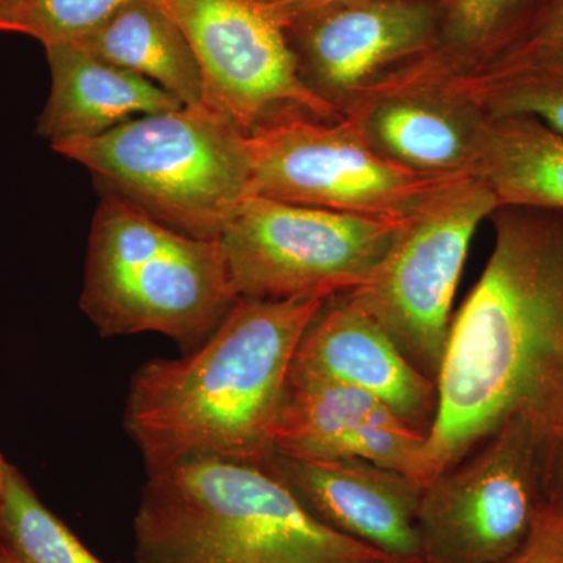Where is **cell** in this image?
<instances>
[{"mask_svg": "<svg viewBox=\"0 0 563 563\" xmlns=\"http://www.w3.org/2000/svg\"><path fill=\"white\" fill-rule=\"evenodd\" d=\"M542 0H439L440 47L454 60L479 63L498 54Z\"/></svg>", "mask_w": 563, "mask_h": 563, "instance_id": "44dd1931", "label": "cell"}, {"mask_svg": "<svg viewBox=\"0 0 563 563\" xmlns=\"http://www.w3.org/2000/svg\"><path fill=\"white\" fill-rule=\"evenodd\" d=\"M485 62L563 65V0H542L514 40Z\"/></svg>", "mask_w": 563, "mask_h": 563, "instance_id": "603a6c76", "label": "cell"}, {"mask_svg": "<svg viewBox=\"0 0 563 563\" xmlns=\"http://www.w3.org/2000/svg\"><path fill=\"white\" fill-rule=\"evenodd\" d=\"M0 543L24 563H106L41 503L11 463L0 488Z\"/></svg>", "mask_w": 563, "mask_h": 563, "instance_id": "ffe728a7", "label": "cell"}, {"mask_svg": "<svg viewBox=\"0 0 563 563\" xmlns=\"http://www.w3.org/2000/svg\"><path fill=\"white\" fill-rule=\"evenodd\" d=\"M133 563H368L390 558L332 531L265 468L218 457L147 472Z\"/></svg>", "mask_w": 563, "mask_h": 563, "instance_id": "3957f363", "label": "cell"}, {"mask_svg": "<svg viewBox=\"0 0 563 563\" xmlns=\"http://www.w3.org/2000/svg\"><path fill=\"white\" fill-rule=\"evenodd\" d=\"M363 139L413 172L472 174L483 113L402 66L340 107Z\"/></svg>", "mask_w": 563, "mask_h": 563, "instance_id": "4fadbf2b", "label": "cell"}, {"mask_svg": "<svg viewBox=\"0 0 563 563\" xmlns=\"http://www.w3.org/2000/svg\"><path fill=\"white\" fill-rule=\"evenodd\" d=\"M325 296L239 298L209 339L132 376L124 429L147 472L198 457L262 466L292 358Z\"/></svg>", "mask_w": 563, "mask_h": 563, "instance_id": "7a4b0ae2", "label": "cell"}, {"mask_svg": "<svg viewBox=\"0 0 563 563\" xmlns=\"http://www.w3.org/2000/svg\"><path fill=\"white\" fill-rule=\"evenodd\" d=\"M404 221L252 195L218 240L239 298H331L373 279Z\"/></svg>", "mask_w": 563, "mask_h": 563, "instance_id": "ba28073f", "label": "cell"}, {"mask_svg": "<svg viewBox=\"0 0 563 563\" xmlns=\"http://www.w3.org/2000/svg\"><path fill=\"white\" fill-rule=\"evenodd\" d=\"M473 176L501 207L563 210V135L528 117H487Z\"/></svg>", "mask_w": 563, "mask_h": 563, "instance_id": "ac0fdd59", "label": "cell"}, {"mask_svg": "<svg viewBox=\"0 0 563 563\" xmlns=\"http://www.w3.org/2000/svg\"><path fill=\"white\" fill-rule=\"evenodd\" d=\"M74 46L131 70L184 107H203V80L179 24L152 0H131Z\"/></svg>", "mask_w": 563, "mask_h": 563, "instance_id": "e0dca14e", "label": "cell"}, {"mask_svg": "<svg viewBox=\"0 0 563 563\" xmlns=\"http://www.w3.org/2000/svg\"><path fill=\"white\" fill-rule=\"evenodd\" d=\"M440 32L439 0H350L285 29L302 79L339 110L440 47Z\"/></svg>", "mask_w": 563, "mask_h": 563, "instance_id": "8fae6325", "label": "cell"}, {"mask_svg": "<svg viewBox=\"0 0 563 563\" xmlns=\"http://www.w3.org/2000/svg\"><path fill=\"white\" fill-rule=\"evenodd\" d=\"M131 0H16L11 32L44 47L76 44Z\"/></svg>", "mask_w": 563, "mask_h": 563, "instance_id": "7402d4cb", "label": "cell"}, {"mask_svg": "<svg viewBox=\"0 0 563 563\" xmlns=\"http://www.w3.org/2000/svg\"><path fill=\"white\" fill-rule=\"evenodd\" d=\"M498 209L487 185L465 174L404 221L368 284L342 292L435 384L470 244L479 225Z\"/></svg>", "mask_w": 563, "mask_h": 563, "instance_id": "52a82bcc", "label": "cell"}, {"mask_svg": "<svg viewBox=\"0 0 563 563\" xmlns=\"http://www.w3.org/2000/svg\"><path fill=\"white\" fill-rule=\"evenodd\" d=\"M492 218V255L451 322L422 484L514 418L563 443V210Z\"/></svg>", "mask_w": 563, "mask_h": 563, "instance_id": "6da1fadb", "label": "cell"}, {"mask_svg": "<svg viewBox=\"0 0 563 563\" xmlns=\"http://www.w3.org/2000/svg\"><path fill=\"white\" fill-rule=\"evenodd\" d=\"M563 485V443L514 418L422 487L418 555L424 563H504Z\"/></svg>", "mask_w": 563, "mask_h": 563, "instance_id": "8992f818", "label": "cell"}, {"mask_svg": "<svg viewBox=\"0 0 563 563\" xmlns=\"http://www.w3.org/2000/svg\"><path fill=\"white\" fill-rule=\"evenodd\" d=\"M368 563H424L421 561L420 555H413V558H384L379 561H373Z\"/></svg>", "mask_w": 563, "mask_h": 563, "instance_id": "4316f807", "label": "cell"}, {"mask_svg": "<svg viewBox=\"0 0 563 563\" xmlns=\"http://www.w3.org/2000/svg\"><path fill=\"white\" fill-rule=\"evenodd\" d=\"M288 377L368 393L424 435L439 407L437 384L344 295L331 296L314 314L295 352Z\"/></svg>", "mask_w": 563, "mask_h": 563, "instance_id": "5bb4252c", "label": "cell"}, {"mask_svg": "<svg viewBox=\"0 0 563 563\" xmlns=\"http://www.w3.org/2000/svg\"><path fill=\"white\" fill-rule=\"evenodd\" d=\"M16 0H0V32H11Z\"/></svg>", "mask_w": 563, "mask_h": 563, "instance_id": "484cf974", "label": "cell"}, {"mask_svg": "<svg viewBox=\"0 0 563 563\" xmlns=\"http://www.w3.org/2000/svg\"><path fill=\"white\" fill-rule=\"evenodd\" d=\"M0 563H24L16 558V555L11 554L2 543H0Z\"/></svg>", "mask_w": 563, "mask_h": 563, "instance_id": "83f0119b", "label": "cell"}, {"mask_svg": "<svg viewBox=\"0 0 563 563\" xmlns=\"http://www.w3.org/2000/svg\"><path fill=\"white\" fill-rule=\"evenodd\" d=\"M236 299L220 240L185 235L103 192L80 295L81 312L103 339L161 333L187 354L209 339Z\"/></svg>", "mask_w": 563, "mask_h": 563, "instance_id": "277c9868", "label": "cell"}, {"mask_svg": "<svg viewBox=\"0 0 563 563\" xmlns=\"http://www.w3.org/2000/svg\"><path fill=\"white\" fill-rule=\"evenodd\" d=\"M262 468L332 531L390 558L418 555L417 510L424 484L415 477L362 459L320 461L277 450Z\"/></svg>", "mask_w": 563, "mask_h": 563, "instance_id": "7c38bea8", "label": "cell"}, {"mask_svg": "<svg viewBox=\"0 0 563 563\" xmlns=\"http://www.w3.org/2000/svg\"><path fill=\"white\" fill-rule=\"evenodd\" d=\"M51 92L36 133L52 150L96 139L128 121L184 109L168 91L74 44L44 47Z\"/></svg>", "mask_w": 563, "mask_h": 563, "instance_id": "2e32d148", "label": "cell"}, {"mask_svg": "<svg viewBox=\"0 0 563 563\" xmlns=\"http://www.w3.org/2000/svg\"><path fill=\"white\" fill-rule=\"evenodd\" d=\"M5 459L2 457V454H0V488H2L3 483V474H5V466H7Z\"/></svg>", "mask_w": 563, "mask_h": 563, "instance_id": "f1b7e54d", "label": "cell"}, {"mask_svg": "<svg viewBox=\"0 0 563 563\" xmlns=\"http://www.w3.org/2000/svg\"><path fill=\"white\" fill-rule=\"evenodd\" d=\"M504 563H563V485L551 493L523 547Z\"/></svg>", "mask_w": 563, "mask_h": 563, "instance_id": "cb8c5ba5", "label": "cell"}, {"mask_svg": "<svg viewBox=\"0 0 563 563\" xmlns=\"http://www.w3.org/2000/svg\"><path fill=\"white\" fill-rule=\"evenodd\" d=\"M273 442L295 457L362 459L420 481L426 435L368 393L288 377Z\"/></svg>", "mask_w": 563, "mask_h": 563, "instance_id": "9a60e30c", "label": "cell"}, {"mask_svg": "<svg viewBox=\"0 0 563 563\" xmlns=\"http://www.w3.org/2000/svg\"><path fill=\"white\" fill-rule=\"evenodd\" d=\"M54 151L85 166L107 195L196 239H220L252 195L246 135L206 106L135 118Z\"/></svg>", "mask_w": 563, "mask_h": 563, "instance_id": "5b68a950", "label": "cell"}, {"mask_svg": "<svg viewBox=\"0 0 563 563\" xmlns=\"http://www.w3.org/2000/svg\"><path fill=\"white\" fill-rule=\"evenodd\" d=\"M412 68L487 117H528L563 135V65L461 63L435 49Z\"/></svg>", "mask_w": 563, "mask_h": 563, "instance_id": "d6986e66", "label": "cell"}, {"mask_svg": "<svg viewBox=\"0 0 563 563\" xmlns=\"http://www.w3.org/2000/svg\"><path fill=\"white\" fill-rule=\"evenodd\" d=\"M252 2L265 11L285 31L291 22L298 21L299 18L336 5V3L350 2V0H252Z\"/></svg>", "mask_w": 563, "mask_h": 563, "instance_id": "d4e9b609", "label": "cell"}, {"mask_svg": "<svg viewBox=\"0 0 563 563\" xmlns=\"http://www.w3.org/2000/svg\"><path fill=\"white\" fill-rule=\"evenodd\" d=\"M246 146L252 195L380 220H407L470 174H428L398 165L344 118H285L246 135Z\"/></svg>", "mask_w": 563, "mask_h": 563, "instance_id": "9c48e42d", "label": "cell"}, {"mask_svg": "<svg viewBox=\"0 0 563 563\" xmlns=\"http://www.w3.org/2000/svg\"><path fill=\"white\" fill-rule=\"evenodd\" d=\"M179 24L203 80V103L244 135L291 117L342 120L302 79L287 33L252 0H152Z\"/></svg>", "mask_w": 563, "mask_h": 563, "instance_id": "30bf717a", "label": "cell"}]
</instances>
